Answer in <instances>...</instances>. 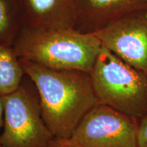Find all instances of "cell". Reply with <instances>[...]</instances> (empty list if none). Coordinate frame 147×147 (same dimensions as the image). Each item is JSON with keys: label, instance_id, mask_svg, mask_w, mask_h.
I'll return each mask as SVG.
<instances>
[{"label": "cell", "instance_id": "obj_1", "mask_svg": "<svg viewBox=\"0 0 147 147\" xmlns=\"http://www.w3.org/2000/svg\"><path fill=\"white\" fill-rule=\"evenodd\" d=\"M21 61L25 75L36 87L48 127L55 137L70 138L84 115L98 104L91 74Z\"/></svg>", "mask_w": 147, "mask_h": 147}, {"label": "cell", "instance_id": "obj_2", "mask_svg": "<svg viewBox=\"0 0 147 147\" xmlns=\"http://www.w3.org/2000/svg\"><path fill=\"white\" fill-rule=\"evenodd\" d=\"M12 47L21 59L48 68L90 74L102 45L95 34L79 32L74 27H24Z\"/></svg>", "mask_w": 147, "mask_h": 147}, {"label": "cell", "instance_id": "obj_3", "mask_svg": "<svg viewBox=\"0 0 147 147\" xmlns=\"http://www.w3.org/2000/svg\"><path fill=\"white\" fill-rule=\"evenodd\" d=\"M98 104L139 121L147 115V75L103 47L90 73Z\"/></svg>", "mask_w": 147, "mask_h": 147}, {"label": "cell", "instance_id": "obj_4", "mask_svg": "<svg viewBox=\"0 0 147 147\" xmlns=\"http://www.w3.org/2000/svg\"><path fill=\"white\" fill-rule=\"evenodd\" d=\"M3 147H45L55 136L42 117L36 89L22 81L17 89L3 96Z\"/></svg>", "mask_w": 147, "mask_h": 147}, {"label": "cell", "instance_id": "obj_5", "mask_svg": "<svg viewBox=\"0 0 147 147\" xmlns=\"http://www.w3.org/2000/svg\"><path fill=\"white\" fill-rule=\"evenodd\" d=\"M138 121L97 104L84 115L71 137L82 147H138Z\"/></svg>", "mask_w": 147, "mask_h": 147}, {"label": "cell", "instance_id": "obj_6", "mask_svg": "<svg viewBox=\"0 0 147 147\" xmlns=\"http://www.w3.org/2000/svg\"><path fill=\"white\" fill-rule=\"evenodd\" d=\"M94 34L103 47L147 75V12L127 16Z\"/></svg>", "mask_w": 147, "mask_h": 147}, {"label": "cell", "instance_id": "obj_7", "mask_svg": "<svg viewBox=\"0 0 147 147\" xmlns=\"http://www.w3.org/2000/svg\"><path fill=\"white\" fill-rule=\"evenodd\" d=\"M140 12H147V0H76L75 29L94 34Z\"/></svg>", "mask_w": 147, "mask_h": 147}, {"label": "cell", "instance_id": "obj_8", "mask_svg": "<svg viewBox=\"0 0 147 147\" xmlns=\"http://www.w3.org/2000/svg\"><path fill=\"white\" fill-rule=\"evenodd\" d=\"M19 1L25 27L75 28L76 0H19Z\"/></svg>", "mask_w": 147, "mask_h": 147}, {"label": "cell", "instance_id": "obj_9", "mask_svg": "<svg viewBox=\"0 0 147 147\" xmlns=\"http://www.w3.org/2000/svg\"><path fill=\"white\" fill-rule=\"evenodd\" d=\"M25 75L13 47L0 45V94L4 96L17 89Z\"/></svg>", "mask_w": 147, "mask_h": 147}, {"label": "cell", "instance_id": "obj_10", "mask_svg": "<svg viewBox=\"0 0 147 147\" xmlns=\"http://www.w3.org/2000/svg\"><path fill=\"white\" fill-rule=\"evenodd\" d=\"M24 27L19 0H0V45L13 46Z\"/></svg>", "mask_w": 147, "mask_h": 147}, {"label": "cell", "instance_id": "obj_11", "mask_svg": "<svg viewBox=\"0 0 147 147\" xmlns=\"http://www.w3.org/2000/svg\"><path fill=\"white\" fill-rule=\"evenodd\" d=\"M45 147H82L72 138L54 137Z\"/></svg>", "mask_w": 147, "mask_h": 147}, {"label": "cell", "instance_id": "obj_12", "mask_svg": "<svg viewBox=\"0 0 147 147\" xmlns=\"http://www.w3.org/2000/svg\"><path fill=\"white\" fill-rule=\"evenodd\" d=\"M138 147H147V115L138 121Z\"/></svg>", "mask_w": 147, "mask_h": 147}, {"label": "cell", "instance_id": "obj_13", "mask_svg": "<svg viewBox=\"0 0 147 147\" xmlns=\"http://www.w3.org/2000/svg\"><path fill=\"white\" fill-rule=\"evenodd\" d=\"M3 115H4V99H3V95L0 94V128L2 127L3 125ZM0 146H1V142H0Z\"/></svg>", "mask_w": 147, "mask_h": 147}, {"label": "cell", "instance_id": "obj_14", "mask_svg": "<svg viewBox=\"0 0 147 147\" xmlns=\"http://www.w3.org/2000/svg\"><path fill=\"white\" fill-rule=\"evenodd\" d=\"M0 147H3V146H2V145H1V146H0Z\"/></svg>", "mask_w": 147, "mask_h": 147}]
</instances>
